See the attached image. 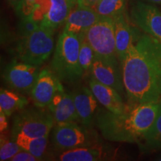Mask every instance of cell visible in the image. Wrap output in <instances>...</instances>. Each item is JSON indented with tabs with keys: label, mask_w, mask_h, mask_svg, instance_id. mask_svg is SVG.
Returning a JSON list of instances; mask_svg holds the SVG:
<instances>
[{
	"label": "cell",
	"mask_w": 161,
	"mask_h": 161,
	"mask_svg": "<svg viewBox=\"0 0 161 161\" xmlns=\"http://www.w3.org/2000/svg\"><path fill=\"white\" fill-rule=\"evenodd\" d=\"M129 105L161 102V42L139 35L121 62Z\"/></svg>",
	"instance_id": "obj_1"
},
{
	"label": "cell",
	"mask_w": 161,
	"mask_h": 161,
	"mask_svg": "<svg viewBox=\"0 0 161 161\" xmlns=\"http://www.w3.org/2000/svg\"><path fill=\"white\" fill-rule=\"evenodd\" d=\"M160 105V102L129 105L122 114L102 111L97 116L96 125L106 140L139 143L154 124Z\"/></svg>",
	"instance_id": "obj_2"
},
{
	"label": "cell",
	"mask_w": 161,
	"mask_h": 161,
	"mask_svg": "<svg viewBox=\"0 0 161 161\" xmlns=\"http://www.w3.org/2000/svg\"><path fill=\"white\" fill-rule=\"evenodd\" d=\"M80 39L78 35L64 31L56 44L51 69L61 81L74 83L84 75L79 64Z\"/></svg>",
	"instance_id": "obj_3"
},
{
	"label": "cell",
	"mask_w": 161,
	"mask_h": 161,
	"mask_svg": "<svg viewBox=\"0 0 161 161\" xmlns=\"http://www.w3.org/2000/svg\"><path fill=\"white\" fill-rule=\"evenodd\" d=\"M54 30L40 25L31 35L20 38L17 52L21 61L36 66L46 61L54 49Z\"/></svg>",
	"instance_id": "obj_4"
},
{
	"label": "cell",
	"mask_w": 161,
	"mask_h": 161,
	"mask_svg": "<svg viewBox=\"0 0 161 161\" xmlns=\"http://www.w3.org/2000/svg\"><path fill=\"white\" fill-rule=\"evenodd\" d=\"M83 34L92 46L95 53V58L112 64H119L116 49L114 21L113 18L101 17L94 25Z\"/></svg>",
	"instance_id": "obj_5"
},
{
	"label": "cell",
	"mask_w": 161,
	"mask_h": 161,
	"mask_svg": "<svg viewBox=\"0 0 161 161\" xmlns=\"http://www.w3.org/2000/svg\"><path fill=\"white\" fill-rule=\"evenodd\" d=\"M55 122L51 113L43 108H23L14 118L12 139L23 134L32 137L49 136Z\"/></svg>",
	"instance_id": "obj_6"
},
{
	"label": "cell",
	"mask_w": 161,
	"mask_h": 161,
	"mask_svg": "<svg viewBox=\"0 0 161 161\" xmlns=\"http://www.w3.org/2000/svg\"><path fill=\"white\" fill-rule=\"evenodd\" d=\"M54 148L60 152L79 148L97 142L95 134H92L75 122L56 124L52 133Z\"/></svg>",
	"instance_id": "obj_7"
},
{
	"label": "cell",
	"mask_w": 161,
	"mask_h": 161,
	"mask_svg": "<svg viewBox=\"0 0 161 161\" xmlns=\"http://www.w3.org/2000/svg\"><path fill=\"white\" fill-rule=\"evenodd\" d=\"M40 72V66L14 61L5 68L3 77L11 89L22 93H30Z\"/></svg>",
	"instance_id": "obj_8"
},
{
	"label": "cell",
	"mask_w": 161,
	"mask_h": 161,
	"mask_svg": "<svg viewBox=\"0 0 161 161\" xmlns=\"http://www.w3.org/2000/svg\"><path fill=\"white\" fill-rule=\"evenodd\" d=\"M130 18L145 33L161 42V11L156 6L138 1L131 7Z\"/></svg>",
	"instance_id": "obj_9"
},
{
	"label": "cell",
	"mask_w": 161,
	"mask_h": 161,
	"mask_svg": "<svg viewBox=\"0 0 161 161\" xmlns=\"http://www.w3.org/2000/svg\"><path fill=\"white\" fill-rule=\"evenodd\" d=\"M64 91V86L57 75L52 69L41 70L31 90L30 95L36 107L48 108L57 92Z\"/></svg>",
	"instance_id": "obj_10"
},
{
	"label": "cell",
	"mask_w": 161,
	"mask_h": 161,
	"mask_svg": "<svg viewBox=\"0 0 161 161\" xmlns=\"http://www.w3.org/2000/svg\"><path fill=\"white\" fill-rule=\"evenodd\" d=\"M102 16L92 8L76 3L68 16L64 31L73 35H80L87 31Z\"/></svg>",
	"instance_id": "obj_11"
},
{
	"label": "cell",
	"mask_w": 161,
	"mask_h": 161,
	"mask_svg": "<svg viewBox=\"0 0 161 161\" xmlns=\"http://www.w3.org/2000/svg\"><path fill=\"white\" fill-rule=\"evenodd\" d=\"M114 158V152L110 147L98 142L60 153L58 160L61 161L110 160Z\"/></svg>",
	"instance_id": "obj_12"
},
{
	"label": "cell",
	"mask_w": 161,
	"mask_h": 161,
	"mask_svg": "<svg viewBox=\"0 0 161 161\" xmlns=\"http://www.w3.org/2000/svg\"><path fill=\"white\" fill-rule=\"evenodd\" d=\"M48 108L56 124L79 121L73 96L64 90L55 94Z\"/></svg>",
	"instance_id": "obj_13"
},
{
	"label": "cell",
	"mask_w": 161,
	"mask_h": 161,
	"mask_svg": "<svg viewBox=\"0 0 161 161\" xmlns=\"http://www.w3.org/2000/svg\"><path fill=\"white\" fill-rule=\"evenodd\" d=\"M89 84L98 102L109 111L122 114L129 108V104H125L119 92L111 86L102 84L93 78L90 79Z\"/></svg>",
	"instance_id": "obj_14"
},
{
	"label": "cell",
	"mask_w": 161,
	"mask_h": 161,
	"mask_svg": "<svg viewBox=\"0 0 161 161\" xmlns=\"http://www.w3.org/2000/svg\"><path fill=\"white\" fill-rule=\"evenodd\" d=\"M90 72L92 78L102 84L111 86L119 92L123 90V80L119 69V64L95 58Z\"/></svg>",
	"instance_id": "obj_15"
},
{
	"label": "cell",
	"mask_w": 161,
	"mask_h": 161,
	"mask_svg": "<svg viewBox=\"0 0 161 161\" xmlns=\"http://www.w3.org/2000/svg\"><path fill=\"white\" fill-rule=\"evenodd\" d=\"M113 19L115 29L116 52L119 60L121 63L139 35L136 33L135 29L130 25L125 12Z\"/></svg>",
	"instance_id": "obj_16"
},
{
	"label": "cell",
	"mask_w": 161,
	"mask_h": 161,
	"mask_svg": "<svg viewBox=\"0 0 161 161\" xmlns=\"http://www.w3.org/2000/svg\"><path fill=\"white\" fill-rule=\"evenodd\" d=\"M79 122L84 126H89L97 109L98 100L90 88L81 86L72 93Z\"/></svg>",
	"instance_id": "obj_17"
},
{
	"label": "cell",
	"mask_w": 161,
	"mask_h": 161,
	"mask_svg": "<svg viewBox=\"0 0 161 161\" xmlns=\"http://www.w3.org/2000/svg\"><path fill=\"white\" fill-rule=\"evenodd\" d=\"M75 4L69 0H51V5L40 25L54 31L66 23L70 11Z\"/></svg>",
	"instance_id": "obj_18"
},
{
	"label": "cell",
	"mask_w": 161,
	"mask_h": 161,
	"mask_svg": "<svg viewBox=\"0 0 161 161\" xmlns=\"http://www.w3.org/2000/svg\"><path fill=\"white\" fill-rule=\"evenodd\" d=\"M13 140L16 141L23 150L31 153L39 158L40 160H44L43 158L47 149L49 136L32 137L25 134H19L15 136L13 138Z\"/></svg>",
	"instance_id": "obj_19"
},
{
	"label": "cell",
	"mask_w": 161,
	"mask_h": 161,
	"mask_svg": "<svg viewBox=\"0 0 161 161\" xmlns=\"http://www.w3.org/2000/svg\"><path fill=\"white\" fill-rule=\"evenodd\" d=\"M29 104L27 98L16 92L1 88L0 90V110L9 117L15 111L23 109Z\"/></svg>",
	"instance_id": "obj_20"
},
{
	"label": "cell",
	"mask_w": 161,
	"mask_h": 161,
	"mask_svg": "<svg viewBox=\"0 0 161 161\" xmlns=\"http://www.w3.org/2000/svg\"><path fill=\"white\" fill-rule=\"evenodd\" d=\"M138 144L143 152L161 149V102L154 124Z\"/></svg>",
	"instance_id": "obj_21"
},
{
	"label": "cell",
	"mask_w": 161,
	"mask_h": 161,
	"mask_svg": "<svg viewBox=\"0 0 161 161\" xmlns=\"http://www.w3.org/2000/svg\"><path fill=\"white\" fill-rule=\"evenodd\" d=\"M93 9L102 17L114 18L125 11V0H101Z\"/></svg>",
	"instance_id": "obj_22"
},
{
	"label": "cell",
	"mask_w": 161,
	"mask_h": 161,
	"mask_svg": "<svg viewBox=\"0 0 161 161\" xmlns=\"http://www.w3.org/2000/svg\"><path fill=\"white\" fill-rule=\"evenodd\" d=\"M80 39L79 64L84 74L90 72L95 60V53L92 46L84 37V34L78 35Z\"/></svg>",
	"instance_id": "obj_23"
},
{
	"label": "cell",
	"mask_w": 161,
	"mask_h": 161,
	"mask_svg": "<svg viewBox=\"0 0 161 161\" xmlns=\"http://www.w3.org/2000/svg\"><path fill=\"white\" fill-rule=\"evenodd\" d=\"M22 149L14 140H9L5 134L2 133L0 139V160H11L15 154Z\"/></svg>",
	"instance_id": "obj_24"
},
{
	"label": "cell",
	"mask_w": 161,
	"mask_h": 161,
	"mask_svg": "<svg viewBox=\"0 0 161 161\" xmlns=\"http://www.w3.org/2000/svg\"><path fill=\"white\" fill-rule=\"evenodd\" d=\"M39 27L40 23L36 22L30 15L28 17H21V20L18 25V31L21 37H24L31 35Z\"/></svg>",
	"instance_id": "obj_25"
},
{
	"label": "cell",
	"mask_w": 161,
	"mask_h": 161,
	"mask_svg": "<svg viewBox=\"0 0 161 161\" xmlns=\"http://www.w3.org/2000/svg\"><path fill=\"white\" fill-rule=\"evenodd\" d=\"M35 0H22L19 12L18 15L21 17H28L31 15L35 9Z\"/></svg>",
	"instance_id": "obj_26"
},
{
	"label": "cell",
	"mask_w": 161,
	"mask_h": 161,
	"mask_svg": "<svg viewBox=\"0 0 161 161\" xmlns=\"http://www.w3.org/2000/svg\"><path fill=\"white\" fill-rule=\"evenodd\" d=\"M11 161H37L40 160L37 157L25 150H21L11 159Z\"/></svg>",
	"instance_id": "obj_27"
},
{
	"label": "cell",
	"mask_w": 161,
	"mask_h": 161,
	"mask_svg": "<svg viewBox=\"0 0 161 161\" xmlns=\"http://www.w3.org/2000/svg\"><path fill=\"white\" fill-rule=\"evenodd\" d=\"M7 116L3 111L0 110V130L2 132H4L8 128V121H7Z\"/></svg>",
	"instance_id": "obj_28"
},
{
	"label": "cell",
	"mask_w": 161,
	"mask_h": 161,
	"mask_svg": "<svg viewBox=\"0 0 161 161\" xmlns=\"http://www.w3.org/2000/svg\"><path fill=\"white\" fill-rule=\"evenodd\" d=\"M101 0H77L76 3L80 4V5L87 6V7H90L92 8H93Z\"/></svg>",
	"instance_id": "obj_29"
},
{
	"label": "cell",
	"mask_w": 161,
	"mask_h": 161,
	"mask_svg": "<svg viewBox=\"0 0 161 161\" xmlns=\"http://www.w3.org/2000/svg\"><path fill=\"white\" fill-rule=\"evenodd\" d=\"M8 3L12 8L14 9V11H16V13L19 14V9H20V6H21V3H22V0H8Z\"/></svg>",
	"instance_id": "obj_30"
},
{
	"label": "cell",
	"mask_w": 161,
	"mask_h": 161,
	"mask_svg": "<svg viewBox=\"0 0 161 161\" xmlns=\"http://www.w3.org/2000/svg\"><path fill=\"white\" fill-rule=\"evenodd\" d=\"M138 1L145 2V3H148L159 4V5H161V0H138Z\"/></svg>",
	"instance_id": "obj_31"
},
{
	"label": "cell",
	"mask_w": 161,
	"mask_h": 161,
	"mask_svg": "<svg viewBox=\"0 0 161 161\" xmlns=\"http://www.w3.org/2000/svg\"><path fill=\"white\" fill-rule=\"evenodd\" d=\"M69 1H71V2H72V3H73L76 4V1H77V0H69Z\"/></svg>",
	"instance_id": "obj_32"
},
{
	"label": "cell",
	"mask_w": 161,
	"mask_h": 161,
	"mask_svg": "<svg viewBox=\"0 0 161 161\" xmlns=\"http://www.w3.org/2000/svg\"><path fill=\"white\" fill-rule=\"evenodd\" d=\"M158 160H160V161H161V157H160V158H159L158 159Z\"/></svg>",
	"instance_id": "obj_33"
}]
</instances>
